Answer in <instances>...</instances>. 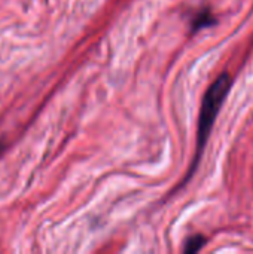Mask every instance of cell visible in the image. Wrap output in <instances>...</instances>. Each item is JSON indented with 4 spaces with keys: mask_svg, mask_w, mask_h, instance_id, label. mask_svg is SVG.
Segmentation results:
<instances>
[{
    "mask_svg": "<svg viewBox=\"0 0 253 254\" xmlns=\"http://www.w3.org/2000/svg\"><path fill=\"white\" fill-rule=\"evenodd\" d=\"M233 85V79L228 73H222L218 76V79L209 86V89L204 94L200 118H198V131H197V156L195 164L198 162V158L201 152L206 147V143L209 140V135L212 132L213 124L219 115L221 107L225 103V98L230 94Z\"/></svg>",
    "mask_w": 253,
    "mask_h": 254,
    "instance_id": "obj_1",
    "label": "cell"
},
{
    "mask_svg": "<svg viewBox=\"0 0 253 254\" xmlns=\"http://www.w3.org/2000/svg\"><path fill=\"white\" fill-rule=\"evenodd\" d=\"M206 243H207L206 237H203V235H200V234H198V235H192L191 238L186 240L183 252L188 254L197 253V252H200V250L206 246Z\"/></svg>",
    "mask_w": 253,
    "mask_h": 254,
    "instance_id": "obj_3",
    "label": "cell"
},
{
    "mask_svg": "<svg viewBox=\"0 0 253 254\" xmlns=\"http://www.w3.org/2000/svg\"><path fill=\"white\" fill-rule=\"evenodd\" d=\"M1 150H3V144L0 143V153H1Z\"/></svg>",
    "mask_w": 253,
    "mask_h": 254,
    "instance_id": "obj_4",
    "label": "cell"
},
{
    "mask_svg": "<svg viewBox=\"0 0 253 254\" xmlns=\"http://www.w3.org/2000/svg\"><path fill=\"white\" fill-rule=\"evenodd\" d=\"M215 24H216L215 15L212 13L210 9L206 7V9L200 10V12L194 16L191 27H192V31H198V30H201V28H204V27H210V25H215Z\"/></svg>",
    "mask_w": 253,
    "mask_h": 254,
    "instance_id": "obj_2",
    "label": "cell"
}]
</instances>
